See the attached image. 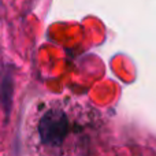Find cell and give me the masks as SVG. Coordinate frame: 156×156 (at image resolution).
Masks as SVG:
<instances>
[{
	"label": "cell",
	"instance_id": "cell-1",
	"mask_svg": "<svg viewBox=\"0 0 156 156\" xmlns=\"http://www.w3.org/2000/svg\"><path fill=\"white\" fill-rule=\"evenodd\" d=\"M70 133V121L59 107L44 110L36 123V136L40 145L45 148H59Z\"/></svg>",
	"mask_w": 156,
	"mask_h": 156
}]
</instances>
